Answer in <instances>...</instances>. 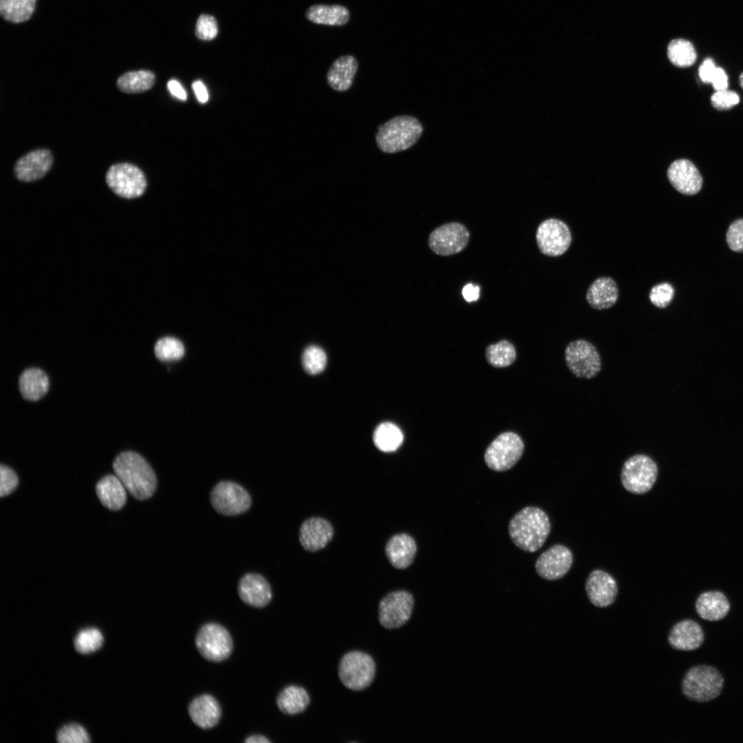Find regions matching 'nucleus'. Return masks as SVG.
Instances as JSON below:
<instances>
[{
  "instance_id": "20e7f679",
  "label": "nucleus",
  "mask_w": 743,
  "mask_h": 743,
  "mask_svg": "<svg viewBox=\"0 0 743 743\" xmlns=\"http://www.w3.org/2000/svg\"><path fill=\"white\" fill-rule=\"evenodd\" d=\"M724 684V678L716 668L705 665H696L685 674L682 692L691 701L707 702L720 695Z\"/></svg>"
},
{
  "instance_id": "2eb2a0df",
  "label": "nucleus",
  "mask_w": 743,
  "mask_h": 743,
  "mask_svg": "<svg viewBox=\"0 0 743 743\" xmlns=\"http://www.w3.org/2000/svg\"><path fill=\"white\" fill-rule=\"evenodd\" d=\"M572 563V551L564 545L555 544L539 555L535 567L540 577L548 581H555L566 575Z\"/></svg>"
},
{
  "instance_id": "3c124183",
  "label": "nucleus",
  "mask_w": 743,
  "mask_h": 743,
  "mask_svg": "<svg viewBox=\"0 0 743 743\" xmlns=\"http://www.w3.org/2000/svg\"><path fill=\"white\" fill-rule=\"evenodd\" d=\"M246 743H269L270 741L266 737L259 735H254L248 737L245 740Z\"/></svg>"
},
{
  "instance_id": "ea45409f",
  "label": "nucleus",
  "mask_w": 743,
  "mask_h": 743,
  "mask_svg": "<svg viewBox=\"0 0 743 743\" xmlns=\"http://www.w3.org/2000/svg\"><path fill=\"white\" fill-rule=\"evenodd\" d=\"M674 296V287L667 282H663L654 286L649 292L651 303L658 308L667 307Z\"/></svg>"
},
{
  "instance_id": "6e6552de",
  "label": "nucleus",
  "mask_w": 743,
  "mask_h": 743,
  "mask_svg": "<svg viewBox=\"0 0 743 743\" xmlns=\"http://www.w3.org/2000/svg\"><path fill=\"white\" fill-rule=\"evenodd\" d=\"M524 450V443L517 434L505 432L497 437L488 446L484 453V460L491 469L499 472L505 471L517 464Z\"/></svg>"
},
{
  "instance_id": "412c9836",
  "label": "nucleus",
  "mask_w": 743,
  "mask_h": 743,
  "mask_svg": "<svg viewBox=\"0 0 743 743\" xmlns=\"http://www.w3.org/2000/svg\"><path fill=\"white\" fill-rule=\"evenodd\" d=\"M238 593L244 603L255 607L267 605L272 599L268 582L261 575L255 573L247 574L240 579Z\"/></svg>"
},
{
  "instance_id": "4468645a",
  "label": "nucleus",
  "mask_w": 743,
  "mask_h": 743,
  "mask_svg": "<svg viewBox=\"0 0 743 743\" xmlns=\"http://www.w3.org/2000/svg\"><path fill=\"white\" fill-rule=\"evenodd\" d=\"M469 237V232L464 225L450 222L434 229L429 235L428 244L435 254L450 256L462 251L468 245Z\"/></svg>"
},
{
  "instance_id": "cd10ccee",
  "label": "nucleus",
  "mask_w": 743,
  "mask_h": 743,
  "mask_svg": "<svg viewBox=\"0 0 743 743\" xmlns=\"http://www.w3.org/2000/svg\"><path fill=\"white\" fill-rule=\"evenodd\" d=\"M305 17L315 24L342 26L348 23L350 13L343 6L315 4L306 10Z\"/></svg>"
},
{
  "instance_id": "6ab92c4d",
  "label": "nucleus",
  "mask_w": 743,
  "mask_h": 743,
  "mask_svg": "<svg viewBox=\"0 0 743 743\" xmlns=\"http://www.w3.org/2000/svg\"><path fill=\"white\" fill-rule=\"evenodd\" d=\"M334 536L332 524L321 517L305 519L299 529V541L307 551L316 552L325 548Z\"/></svg>"
},
{
  "instance_id": "1a4fd4ad",
  "label": "nucleus",
  "mask_w": 743,
  "mask_h": 743,
  "mask_svg": "<svg viewBox=\"0 0 743 743\" xmlns=\"http://www.w3.org/2000/svg\"><path fill=\"white\" fill-rule=\"evenodd\" d=\"M195 645L202 656L211 662L226 660L233 648L228 630L215 623H206L200 629L195 637Z\"/></svg>"
},
{
  "instance_id": "4be33fe9",
  "label": "nucleus",
  "mask_w": 743,
  "mask_h": 743,
  "mask_svg": "<svg viewBox=\"0 0 743 743\" xmlns=\"http://www.w3.org/2000/svg\"><path fill=\"white\" fill-rule=\"evenodd\" d=\"M417 545L407 533L393 535L387 542L385 554L390 563L397 569H405L413 561Z\"/></svg>"
},
{
  "instance_id": "a18cd8bd",
  "label": "nucleus",
  "mask_w": 743,
  "mask_h": 743,
  "mask_svg": "<svg viewBox=\"0 0 743 743\" xmlns=\"http://www.w3.org/2000/svg\"><path fill=\"white\" fill-rule=\"evenodd\" d=\"M717 67L711 58H705L698 68L700 78L703 83H711L715 73Z\"/></svg>"
},
{
  "instance_id": "7ed1b4c3",
  "label": "nucleus",
  "mask_w": 743,
  "mask_h": 743,
  "mask_svg": "<svg viewBox=\"0 0 743 743\" xmlns=\"http://www.w3.org/2000/svg\"><path fill=\"white\" fill-rule=\"evenodd\" d=\"M423 127L411 116H396L377 127L375 140L378 148L385 153L407 150L420 139Z\"/></svg>"
},
{
  "instance_id": "f03ea898",
  "label": "nucleus",
  "mask_w": 743,
  "mask_h": 743,
  "mask_svg": "<svg viewBox=\"0 0 743 743\" xmlns=\"http://www.w3.org/2000/svg\"><path fill=\"white\" fill-rule=\"evenodd\" d=\"M113 469L126 489L136 499L144 500L155 493L157 486L155 474L140 454L133 451L120 453L113 462Z\"/></svg>"
},
{
  "instance_id": "72a5a7b5",
  "label": "nucleus",
  "mask_w": 743,
  "mask_h": 743,
  "mask_svg": "<svg viewBox=\"0 0 743 743\" xmlns=\"http://www.w3.org/2000/svg\"><path fill=\"white\" fill-rule=\"evenodd\" d=\"M36 0H0L1 16L7 21L21 23L32 15Z\"/></svg>"
},
{
  "instance_id": "09e8293b",
  "label": "nucleus",
  "mask_w": 743,
  "mask_h": 743,
  "mask_svg": "<svg viewBox=\"0 0 743 743\" xmlns=\"http://www.w3.org/2000/svg\"><path fill=\"white\" fill-rule=\"evenodd\" d=\"M167 87L170 93L175 97L182 100L186 99V92L177 80H170L167 83Z\"/></svg>"
},
{
  "instance_id": "c85d7f7f",
  "label": "nucleus",
  "mask_w": 743,
  "mask_h": 743,
  "mask_svg": "<svg viewBox=\"0 0 743 743\" xmlns=\"http://www.w3.org/2000/svg\"><path fill=\"white\" fill-rule=\"evenodd\" d=\"M19 389L25 399L37 400L47 391L49 380L45 373L39 368H30L20 376Z\"/></svg>"
},
{
  "instance_id": "bb28decb",
  "label": "nucleus",
  "mask_w": 743,
  "mask_h": 743,
  "mask_svg": "<svg viewBox=\"0 0 743 743\" xmlns=\"http://www.w3.org/2000/svg\"><path fill=\"white\" fill-rule=\"evenodd\" d=\"M96 492L102 504L110 510H120L127 501L126 488L116 475L103 477L96 486Z\"/></svg>"
},
{
  "instance_id": "7c9ffc66",
  "label": "nucleus",
  "mask_w": 743,
  "mask_h": 743,
  "mask_svg": "<svg viewBox=\"0 0 743 743\" xmlns=\"http://www.w3.org/2000/svg\"><path fill=\"white\" fill-rule=\"evenodd\" d=\"M155 82V75L148 70L128 72L117 80L118 89L128 94L141 93L150 89Z\"/></svg>"
},
{
  "instance_id": "393cba45",
  "label": "nucleus",
  "mask_w": 743,
  "mask_h": 743,
  "mask_svg": "<svg viewBox=\"0 0 743 743\" xmlns=\"http://www.w3.org/2000/svg\"><path fill=\"white\" fill-rule=\"evenodd\" d=\"M585 299L590 307L602 310L612 307L618 299V288L610 277L596 279L588 287Z\"/></svg>"
},
{
  "instance_id": "603ef678",
  "label": "nucleus",
  "mask_w": 743,
  "mask_h": 743,
  "mask_svg": "<svg viewBox=\"0 0 743 743\" xmlns=\"http://www.w3.org/2000/svg\"><path fill=\"white\" fill-rule=\"evenodd\" d=\"M738 83L740 86L743 89V72H742L739 76Z\"/></svg>"
},
{
  "instance_id": "4c0bfd02",
  "label": "nucleus",
  "mask_w": 743,
  "mask_h": 743,
  "mask_svg": "<svg viewBox=\"0 0 743 743\" xmlns=\"http://www.w3.org/2000/svg\"><path fill=\"white\" fill-rule=\"evenodd\" d=\"M327 356L320 347L310 345L303 352L302 365L304 369L310 374L321 373L325 367Z\"/></svg>"
},
{
  "instance_id": "49530a36",
  "label": "nucleus",
  "mask_w": 743,
  "mask_h": 743,
  "mask_svg": "<svg viewBox=\"0 0 743 743\" xmlns=\"http://www.w3.org/2000/svg\"><path fill=\"white\" fill-rule=\"evenodd\" d=\"M711 84L715 91L728 88V76L722 67H717L716 73L711 81Z\"/></svg>"
},
{
  "instance_id": "dca6fc26",
  "label": "nucleus",
  "mask_w": 743,
  "mask_h": 743,
  "mask_svg": "<svg viewBox=\"0 0 743 743\" xmlns=\"http://www.w3.org/2000/svg\"><path fill=\"white\" fill-rule=\"evenodd\" d=\"M667 177L677 191L686 195L698 193L703 184L699 170L687 159H679L673 162L667 169Z\"/></svg>"
},
{
  "instance_id": "b1692460",
  "label": "nucleus",
  "mask_w": 743,
  "mask_h": 743,
  "mask_svg": "<svg viewBox=\"0 0 743 743\" xmlns=\"http://www.w3.org/2000/svg\"><path fill=\"white\" fill-rule=\"evenodd\" d=\"M188 711L192 721L204 729L216 726L222 715L218 701L209 694H203L195 698L190 703Z\"/></svg>"
},
{
  "instance_id": "f704fd0d",
  "label": "nucleus",
  "mask_w": 743,
  "mask_h": 743,
  "mask_svg": "<svg viewBox=\"0 0 743 743\" xmlns=\"http://www.w3.org/2000/svg\"><path fill=\"white\" fill-rule=\"evenodd\" d=\"M486 357L489 364L493 367H505L515 360L516 352L511 343L502 340L487 347Z\"/></svg>"
},
{
  "instance_id": "79ce46f5",
  "label": "nucleus",
  "mask_w": 743,
  "mask_h": 743,
  "mask_svg": "<svg viewBox=\"0 0 743 743\" xmlns=\"http://www.w3.org/2000/svg\"><path fill=\"white\" fill-rule=\"evenodd\" d=\"M217 32V23L213 16L202 14L199 17L195 25V34L199 39L212 40L216 37Z\"/></svg>"
},
{
  "instance_id": "8fccbe9b",
  "label": "nucleus",
  "mask_w": 743,
  "mask_h": 743,
  "mask_svg": "<svg viewBox=\"0 0 743 743\" xmlns=\"http://www.w3.org/2000/svg\"><path fill=\"white\" fill-rule=\"evenodd\" d=\"M192 87L199 102L205 103L208 101V93L206 86L201 80L194 81Z\"/></svg>"
},
{
  "instance_id": "423d86ee",
  "label": "nucleus",
  "mask_w": 743,
  "mask_h": 743,
  "mask_svg": "<svg viewBox=\"0 0 743 743\" xmlns=\"http://www.w3.org/2000/svg\"><path fill=\"white\" fill-rule=\"evenodd\" d=\"M376 665L373 658L362 651L346 653L338 665V676L345 687L353 691L368 687L374 679Z\"/></svg>"
},
{
  "instance_id": "e433bc0d",
  "label": "nucleus",
  "mask_w": 743,
  "mask_h": 743,
  "mask_svg": "<svg viewBox=\"0 0 743 743\" xmlns=\"http://www.w3.org/2000/svg\"><path fill=\"white\" fill-rule=\"evenodd\" d=\"M103 643V636L99 629L89 627L82 629L76 635L74 647L81 654H89L98 649Z\"/></svg>"
},
{
  "instance_id": "37998d69",
  "label": "nucleus",
  "mask_w": 743,
  "mask_h": 743,
  "mask_svg": "<svg viewBox=\"0 0 743 743\" xmlns=\"http://www.w3.org/2000/svg\"><path fill=\"white\" fill-rule=\"evenodd\" d=\"M726 239L731 250L743 252V219H738L729 226Z\"/></svg>"
},
{
  "instance_id": "f257e3e1",
  "label": "nucleus",
  "mask_w": 743,
  "mask_h": 743,
  "mask_svg": "<svg viewBox=\"0 0 743 743\" xmlns=\"http://www.w3.org/2000/svg\"><path fill=\"white\" fill-rule=\"evenodd\" d=\"M546 513L536 506H526L517 512L508 524L513 543L521 550L534 552L542 547L550 532Z\"/></svg>"
},
{
  "instance_id": "2f4dec72",
  "label": "nucleus",
  "mask_w": 743,
  "mask_h": 743,
  "mask_svg": "<svg viewBox=\"0 0 743 743\" xmlns=\"http://www.w3.org/2000/svg\"><path fill=\"white\" fill-rule=\"evenodd\" d=\"M669 61L678 67H688L697 60V53L693 43L685 39H672L667 49Z\"/></svg>"
},
{
  "instance_id": "f3484780",
  "label": "nucleus",
  "mask_w": 743,
  "mask_h": 743,
  "mask_svg": "<svg viewBox=\"0 0 743 743\" xmlns=\"http://www.w3.org/2000/svg\"><path fill=\"white\" fill-rule=\"evenodd\" d=\"M585 588L589 601L598 607L611 605L618 594L616 581L610 574L600 569L589 574Z\"/></svg>"
},
{
  "instance_id": "a19ab883",
  "label": "nucleus",
  "mask_w": 743,
  "mask_h": 743,
  "mask_svg": "<svg viewBox=\"0 0 743 743\" xmlns=\"http://www.w3.org/2000/svg\"><path fill=\"white\" fill-rule=\"evenodd\" d=\"M711 104L718 110L730 109L740 103V96L737 92L724 89L715 91L710 98Z\"/></svg>"
},
{
  "instance_id": "0eeeda50",
  "label": "nucleus",
  "mask_w": 743,
  "mask_h": 743,
  "mask_svg": "<svg viewBox=\"0 0 743 743\" xmlns=\"http://www.w3.org/2000/svg\"><path fill=\"white\" fill-rule=\"evenodd\" d=\"M569 371L578 378L591 379L601 370V358L596 347L585 339L570 342L564 352Z\"/></svg>"
},
{
  "instance_id": "c9c22d12",
  "label": "nucleus",
  "mask_w": 743,
  "mask_h": 743,
  "mask_svg": "<svg viewBox=\"0 0 743 743\" xmlns=\"http://www.w3.org/2000/svg\"><path fill=\"white\" fill-rule=\"evenodd\" d=\"M154 352L160 360H175L184 356V347L180 340L174 337L166 336L156 342Z\"/></svg>"
},
{
  "instance_id": "aec40b11",
  "label": "nucleus",
  "mask_w": 743,
  "mask_h": 743,
  "mask_svg": "<svg viewBox=\"0 0 743 743\" xmlns=\"http://www.w3.org/2000/svg\"><path fill=\"white\" fill-rule=\"evenodd\" d=\"M669 645L677 650L692 651L699 648L704 640V633L695 621L685 619L676 623L667 637Z\"/></svg>"
},
{
  "instance_id": "c03bdc74",
  "label": "nucleus",
  "mask_w": 743,
  "mask_h": 743,
  "mask_svg": "<svg viewBox=\"0 0 743 743\" xmlns=\"http://www.w3.org/2000/svg\"><path fill=\"white\" fill-rule=\"evenodd\" d=\"M18 477L10 467L0 466V495L4 497L11 493L18 485Z\"/></svg>"
},
{
  "instance_id": "f8f14e48",
  "label": "nucleus",
  "mask_w": 743,
  "mask_h": 743,
  "mask_svg": "<svg viewBox=\"0 0 743 743\" xmlns=\"http://www.w3.org/2000/svg\"><path fill=\"white\" fill-rule=\"evenodd\" d=\"M213 507L220 514L232 516L247 511L251 506V497L240 485L223 481L215 486L211 493Z\"/></svg>"
},
{
  "instance_id": "a878e982",
  "label": "nucleus",
  "mask_w": 743,
  "mask_h": 743,
  "mask_svg": "<svg viewBox=\"0 0 743 743\" xmlns=\"http://www.w3.org/2000/svg\"><path fill=\"white\" fill-rule=\"evenodd\" d=\"M699 616L706 621H717L723 619L730 610V603L726 596L719 591H708L702 593L695 604Z\"/></svg>"
},
{
  "instance_id": "39448f33",
  "label": "nucleus",
  "mask_w": 743,
  "mask_h": 743,
  "mask_svg": "<svg viewBox=\"0 0 743 743\" xmlns=\"http://www.w3.org/2000/svg\"><path fill=\"white\" fill-rule=\"evenodd\" d=\"M658 475L656 462L649 455L638 453L623 463L620 477L626 491L635 495H643L652 488Z\"/></svg>"
},
{
  "instance_id": "58836bf2",
  "label": "nucleus",
  "mask_w": 743,
  "mask_h": 743,
  "mask_svg": "<svg viewBox=\"0 0 743 743\" xmlns=\"http://www.w3.org/2000/svg\"><path fill=\"white\" fill-rule=\"evenodd\" d=\"M56 739L61 743H87L90 737L83 726L76 723H69L61 728Z\"/></svg>"
},
{
  "instance_id": "9b49d317",
  "label": "nucleus",
  "mask_w": 743,
  "mask_h": 743,
  "mask_svg": "<svg viewBox=\"0 0 743 743\" xmlns=\"http://www.w3.org/2000/svg\"><path fill=\"white\" fill-rule=\"evenodd\" d=\"M413 595L407 590H397L383 597L378 606V620L386 629H397L407 623L413 609Z\"/></svg>"
},
{
  "instance_id": "c756f323",
  "label": "nucleus",
  "mask_w": 743,
  "mask_h": 743,
  "mask_svg": "<svg viewBox=\"0 0 743 743\" xmlns=\"http://www.w3.org/2000/svg\"><path fill=\"white\" fill-rule=\"evenodd\" d=\"M310 702L308 691L302 687L290 685L285 687L277 698L279 710L286 715H296L305 711Z\"/></svg>"
},
{
  "instance_id": "473e14b6",
  "label": "nucleus",
  "mask_w": 743,
  "mask_h": 743,
  "mask_svg": "<svg viewBox=\"0 0 743 743\" xmlns=\"http://www.w3.org/2000/svg\"><path fill=\"white\" fill-rule=\"evenodd\" d=\"M403 441L400 429L391 422H384L378 426L374 433V442L376 447L384 452H391L398 449Z\"/></svg>"
},
{
  "instance_id": "9d476101",
  "label": "nucleus",
  "mask_w": 743,
  "mask_h": 743,
  "mask_svg": "<svg viewBox=\"0 0 743 743\" xmlns=\"http://www.w3.org/2000/svg\"><path fill=\"white\" fill-rule=\"evenodd\" d=\"M106 182L114 193L127 199L141 196L147 187V180L142 171L129 163L110 166L106 174Z\"/></svg>"
},
{
  "instance_id": "a211bd4d",
  "label": "nucleus",
  "mask_w": 743,
  "mask_h": 743,
  "mask_svg": "<svg viewBox=\"0 0 743 743\" xmlns=\"http://www.w3.org/2000/svg\"><path fill=\"white\" fill-rule=\"evenodd\" d=\"M53 156L47 149L32 151L15 164L14 173L20 181L33 182L42 178L50 169Z\"/></svg>"
},
{
  "instance_id": "5701e85b",
  "label": "nucleus",
  "mask_w": 743,
  "mask_h": 743,
  "mask_svg": "<svg viewBox=\"0 0 743 743\" xmlns=\"http://www.w3.org/2000/svg\"><path fill=\"white\" fill-rule=\"evenodd\" d=\"M358 63L352 55H343L336 58L329 67L326 79L334 91L344 92L350 89L358 70Z\"/></svg>"
},
{
  "instance_id": "ddd939ff",
  "label": "nucleus",
  "mask_w": 743,
  "mask_h": 743,
  "mask_svg": "<svg viewBox=\"0 0 743 743\" xmlns=\"http://www.w3.org/2000/svg\"><path fill=\"white\" fill-rule=\"evenodd\" d=\"M536 241L542 254L548 257H558L568 250L572 242V235L564 222L550 218L539 225Z\"/></svg>"
},
{
  "instance_id": "de8ad7c7",
  "label": "nucleus",
  "mask_w": 743,
  "mask_h": 743,
  "mask_svg": "<svg viewBox=\"0 0 743 743\" xmlns=\"http://www.w3.org/2000/svg\"><path fill=\"white\" fill-rule=\"evenodd\" d=\"M462 294L467 302L475 301L480 297V287L472 283H468L462 288Z\"/></svg>"
}]
</instances>
